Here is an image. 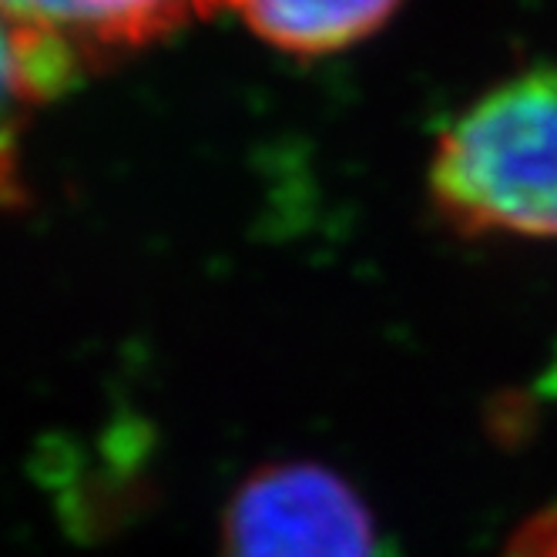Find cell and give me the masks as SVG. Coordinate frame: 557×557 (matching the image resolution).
<instances>
[{
    "label": "cell",
    "mask_w": 557,
    "mask_h": 557,
    "mask_svg": "<svg viewBox=\"0 0 557 557\" xmlns=\"http://www.w3.org/2000/svg\"><path fill=\"white\" fill-rule=\"evenodd\" d=\"M426 182L463 235L557 243V67L517 74L460 111Z\"/></svg>",
    "instance_id": "obj_1"
},
{
    "label": "cell",
    "mask_w": 557,
    "mask_h": 557,
    "mask_svg": "<svg viewBox=\"0 0 557 557\" xmlns=\"http://www.w3.org/2000/svg\"><path fill=\"white\" fill-rule=\"evenodd\" d=\"M222 557H376L370 507L339 473L286 460L249 473L225 504Z\"/></svg>",
    "instance_id": "obj_2"
},
{
    "label": "cell",
    "mask_w": 557,
    "mask_h": 557,
    "mask_svg": "<svg viewBox=\"0 0 557 557\" xmlns=\"http://www.w3.org/2000/svg\"><path fill=\"white\" fill-rule=\"evenodd\" d=\"M212 11L215 0H0L14 27L64 51L77 71L145 51Z\"/></svg>",
    "instance_id": "obj_3"
},
{
    "label": "cell",
    "mask_w": 557,
    "mask_h": 557,
    "mask_svg": "<svg viewBox=\"0 0 557 557\" xmlns=\"http://www.w3.org/2000/svg\"><path fill=\"white\" fill-rule=\"evenodd\" d=\"M77 64L0 14V206L24 202L21 145L30 122V111L67 91Z\"/></svg>",
    "instance_id": "obj_4"
},
{
    "label": "cell",
    "mask_w": 557,
    "mask_h": 557,
    "mask_svg": "<svg viewBox=\"0 0 557 557\" xmlns=\"http://www.w3.org/2000/svg\"><path fill=\"white\" fill-rule=\"evenodd\" d=\"M259 41L299 58H323L373 37L400 0H215Z\"/></svg>",
    "instance_id": "obj_5"
},
{
    "label": "cell",
    "mask_w": 557,
    "mask_h": 557,
    "mask_svg": "<svg viewBox=\"0 0 557 557\" xmlns=\"http://www.w3.org/2000/svg\"><path fill=\"white\" fill-rule=\"evenodd\" d=\"M500 557H557V507H544L510 534Z\"/></svg>",
    "instance_id": "obj_6"
}]
</instances>
